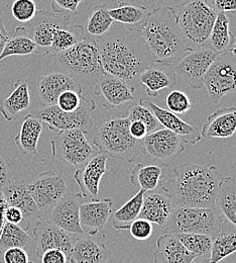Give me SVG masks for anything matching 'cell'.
Returning a JSON list of instances; mask_svg holds the SVG:
<instances>
[{
	"instance_id": "6da1fadb",
	"label": "cell",
	"mask_w": 236,
	"mask_h": 263,
	"mask_svg": "<svg viewBox=\"0 0 236 263\" xmlns=\"http://www.w3.org/2000/svg\"><path fill=\"white\" fill-rule=\"evenodd\" d=\"M114 24L108 33L95 41L102 67L105 73L124 80L135 89L140 75L156 61L141 33Z\"/></svg>"
},
{
	"instance_id": "7a4b0ae2",
	"label": "cell",
	"mask_w": 236,
	"mask_h": 263,
	"mask_svg": "<svg viewBox=\"0 0 236 263\" xmlns=\"http://www.w3.org/2000/svg\"><path fill=\"white\" fill-rule=\"evenodd\" d=\"M223 176L215 166L185 162L173 168L164 189L175 208L215 206L218 186Z\"/></svg>"
},
{
	"instance_id": "3957f363",
	"label": "cell",
	"mask_w": 236,
	"mask_h": 263,
	"mask_svg": "<svg viewBox=\"0 0 236 263\" xmlns=\"http://www.w3.org/2000/svg\"><path fill=\"white\" fill-rule=\"evenodd\" d=\"M141 34L156 63L174 67L189 52L171 5L152 11Z\"/></svg>"
},
{
	"instance_id": "277c9868",
	"label": "cell",
	"mask_w": 236,
	"mask_h": 263,
	"mask_svg": "<svg viewBox=\"0 0 236 263\" xmlns=\"http://www.w3.org/2000/svg\"><path fill=\"white\" fill-rule=\"evenodd\" d=\"M40 59L42 65L56 68V71L66 73L92 89L105 73L97 47L92 41L82 40L63 53H47Z\"/></svg>"
},
{
	"instance_id": "5b68a950",
	"label": "cell",
	"mask_w": 236,
	"mask_h": 263,
	"mask_svg": "<svg viewBox=\"0 0 236 263\" xmlns=\"http://www.w3.org/2000/svg\"><path fill=\"white\" fill-rule=\"evenodd\" d=\"M128 118L113 117L105 120L93 131V144L97 151L108 158L134 162L146 154L143 142L132 137Z\"/></svg>"
},
{
	"instance_id": "8992f818",
	"label": "cell",
	"mask_w": 236,
	"mask_h": 263,
	"mask_svg": "<svg viewBox=\"0 0 236 263\" xmlns=\"http://www.w3.org/2000/svg\"><path fill=\"white\" fill-rule=\"evenodd\" d=\"M175 9L179 28L189 51L207 47L217 16V11L209 0H191Z\"/></svg>"
},
{
	"instance_id": "52a82bcc",
	"label": "cell",
	"mask_w": 236,
	"mask_h": 263,
	"mask_svg": "<svg viewBox=\"0 0 236 263\" xmlns=\"http://www.w3.org/2000/svg\"><path fill=\"white\" fill-rule=\"evenodd\" d=\"M224 224L225 220L215 206H177L163 228L166 234H203L213 238L222 231Z\"/></svg>"
},
{
	"instance_id": "ba28073f",
	"label": "cell",
	"mask_w": 236,
	"mask_h": 263,
	"mask_svg": "<svg viewBox=\"0 0 236 263\" xmlns=\"http://www.w3.org/2000/svg\"><path fill=\"white\" fill-rule=\"evenodd\" d=\"M95 109V101L84 97L81 106L75 111L66 112L57 105H52L38 108L31 115L41 123L47 124L52 131L81 130L85 134H92L94 131L92 112Z\"/></svg>"
},
{
	"instance_id": "9c48e42d",
	"label": "cell",
	"mask_w": 236,
	"mask_h": 263,
	"mask_svg": "<svg viewBox=\"0 0 236 263\" xmlns=\"http://www.w3.org/2000/svg\"><path fill=\"white\" fill-rule=\"evenodd\" d=\"M204 86L212 104L236 92V57L230 51L217 56L204 78Z\"/></svg>"
},
{
	"instance_id": "30bf717a",
	"label": "cell",
	"mask_w": 236,
	"mask_h": 263,
	"mask_svg": "<svg viewBox=\"0 0 236 263\" xmlns=\"http://www.w3.org/2000/svg\"><path fill=\"white\" fill-rule=\"evenodd\" d=\"M51 149L55 158L73 166L86 164L98 152L81 130L59 132L51 141Z\"/></svg>"
},
{
	"instance_id": "8fae6325",
	"label": "cell",
	"mask_w": 236,
	"mask_h": 263,
	"mask_svg": "<svg viewBox=\"0 0 236 263\" xmlns=\"http://www.w3.org/2000/svg\"><path fill=\"white\" fill-rule=\"evenodd\" d=\"M28 189L45 219L68 191L63 175L53 170L39 173L28 184Z\"/></svg>"
},
{
	"instance_id": "7c38bea8",
	"label": "cell",
	"mask_w": 236,
	"mask_h": 263,
	"mask_svg": "<svg viewBox=\"0 0 236 263\" xmlns=\"http://www.w3.org/2000/svg\"><path fill=\"white\" fill-rule=\"evenodd\" d=\"M218 55L208 46L189 51L173 67L176 77H180L192 89L202 88L204 78Z\"/></svg>"
},
{
	"instance_id": "4fadbf2b",
	"label": "cell",
	"mask_w": 236,
	"mask_h": 263,
	"mask_svg": "<svg viewBox=\"0 0 236 263\" xmlns=\"http://www.w3.org/2000/svg\"><path fill=\"white\" fill-rule=\"evenodd\" d=\"M71 15L51 12L48 10H37L33 21L24 26L31 39L38 47L40 56L49 51L55 33L59 29L72 27Z\"/></svg>"
},
{
	"instance_id": "5bb4252c",
	"label": "cell",
	"mask_w": 236,
	"mask_h": 263,
	"mask_svg": "<svg viewBox=\"0 0 236 263\" xmlns=\"http://www.w3.org/2000/svg\"><path fill=\"white\" fill-rule=\"evenodd\" d=\"M145 153L163 166H169L185 150V139L167 129L148 134L143 140Z\"/></svg>"
},
{
	"instance_id": "9a60e30c",
	"label": "cell",
	"mask_w": 236,
	"mask_h": 263,
	"mask_svg": "<svg viewBox=\"0 0 236 263\" xmlns=\"http://www.w3.org/2000/svg\"><path fill=\"white\" fill-rule=\"evenodd\" d=\"M34 239L36 242V256L40 257L46 251L51 249H59L67 255H71L75 242L80 235L73 234L59 228L53 223L45 220H37L34 230Z\"/></svg>"
},
{
	"instance_id": "2e32d148",
	"label": "cell",
	"mask_w": 236,
	"mask_h": 263,
	"mask_svg": "<svg viewBox=\"0 0 236 263\" xmlns=\"http://www.w3.org/2000/svg\"><path fill=\"white\" fill-rule=\"evenodd\" d=\"M67 90L83 95L82 84L74 77L64 72L52 71L37 80L35 96L42 107L57 104L58 98Z\"/></svg>"
},
{
	"instance_id": "e0dca14e",
	"label": "cell",
	"mask_w": 236,
	"mask_h": 263,
	"mask_svg": "<svg viewBox=\"0 0 236 263\" xmlns=\"http://www.w3.org/2000/svg\"><path fill=\"white\" fill-rule=\"evenodd\" d=\"M84 197L81 193H67L54 205L46 220L63 230L83 235L80 225V206Z\"/></svg>"
},
{
	"instance_id": "ac0fdd59",
	"label": "cell",
	"mask_w": 236,
	"mask_h": 263,
	"mask_svg": "<svg viewBox=\"0 0 236 263\" xmlns=\"http://www.w3.org/2000/svg\"><path fill=\"white\" fill-rule=\"evenodd\" d=\"M107 159L105 154L97 152L83 168L75 171L73 177L84 197L98 199L100 181L107 171Z\"/></svg>"
},
{
	"instance_id": "d6986e66",
	"label": "cell",
	"mask_w": 236,
	"mask_h": 263,
	"mask_svg": "<svg viewBox=\"0 0 236 263\" xmlns=\"http://www.w3.org/2000/svg\"><path fill=\"white\" fill-rule=\"evenodd\" d=\"M1 195L7 205L15 206L22 211L24 222L27 223V229L32 222L44 219L28 189V184L24 180L10 181L4 187Z\"/></svg>"
},
{
	"instance_id": "ffe728a7",
	"label": "cell",
	"mask_w": 236,
	"mask_h": 263,
	"mask_svg": "<svg viewBox=\"0 0 236 263\" xmlns=\"http://www.w3.org/2000/svg\"><path fill=\"white\" fill-rule=\"evenodd\" d=\"M135 90L124 80L109 73H104L93 88V93L103 97L105 99L103 107L110 109L134 101Z\"/></svg>"
},
{
	"instance_id": "44dd1931",
	"label": "cell",
	"mask_w": 236,
	"mask_h": 263,
	"mask_svg": "<svg viewBox=\"0 0 236 263\" xmlns=\"http://www.w3.org/2000/svg\"><path fill=\"white\" fill-rule=\"evenodd\" d=\"M175 209L174 201L164 186L144 193L139 218L164 227Z\"/></svg>"
},
{
	"instance_id": "7402d4cb",
	"label": "cell",
	"mask_w": 236,
	"mask_h": 263,
	"mask_svg": "<svg viewBox=\"0 0 236 263\" xmlns=\"http://www.w3.org/2000/svg\"><path fill=\"white\" fill-rule=\"evenodd\" d=\"M113 200L105 197L102 199H91L80 206V225L84 234L96 235L106 225L112 214Z\"/></svg>"
},
{
	"instance_id": "603a6c76",
	"label": "cell",
	"mask_w": 236,
	"mask_h": 263,
	"mask_svg": "<svg viewBox=\"0 0 236 263\" xmlns=\"http://www.w3.org/2000/svg\"><path fill=\"white\" fill-rule=\"evenodd\" d=\"M236 132V107H223L211 114L203 125L199 137L227 139Z\"/></svg>"
},
{
	"instance_id": "cb8c5ba5",
	"label": "cell",
	"mask_w": 236,
	"mask_h": 263,
	"mask_svg": "<svg viewBox=\"0 0 236 263\" xmlns=\"http://www.w3.org/2000/svg\"><path fill=\"white\" fill-rule=\"evenodd\" d=\"M195 260L176 234H164L158 238L154 263H195Z\"/></svg>"
},
{
	"instance_id": "d4e9b609",
	"label": "cell",
	"mask_w": 236,
	"mask_h": 263,
	"mask_svg": "<svg viewBox=\"0 0 236 263\" xmlns=\"http://www.w3.org/2000/svg\"><path fill=\"white\" fill-rule=\"evenodd\" d=\"M139 102L152 110V112L154 114V116L156 117V119L158 120V122L160 123L163 129H167L183 137L186 143H188V137H193V144L201 140L198 131L194 127H192L191 125L187 124L182 119H180L176 114L167 109H164L163 107L153 102L151 99L143 98V99H140Z\"/></svg>"
},
{
	"instance_id": "484cf974",
	"label": "cell",
	"mask_w": 236,
	"mask_h": 263,
	"mask_svg": "<svg viewBox=\"0 0 236 263\" xmlns=\"http://www.w3.org/2000/svg\"><path fill=\"white\" fill-rule=\"evenodd\" d=\"M111 255L112 252L104 243L98 244L83 234L75 242L69 260L71 263H106Z\"/></svg>"
},
{
	"instance_id": "4316f807",
	"label": "cell",
	"mask_w": 236,
	"mask_h": 263,
	"mask_svg": "<svg viewBox=\"0 0 236 263\" xmlns=\"http://www.w3.org/2000/svg\"><path fill=\"white\" fill-rule=\"evenodd\" d=\"M139 84L145 86L148 97L156 98L161 90L176 87L178 82L173 67L155 63L140 75Z\"/></svg>"
},
{
	"instance_id": "83f0119b",
	"label": "cell",
	"mask_w": 236,
	"mask_h": 263,
	"mask_svg": "<svg viewBox=\"0 0 236 263\" xmlns=\"http://www.w3.org/2000/svg\"><path fill=\"white\" fill-rule=\"evenodd\" d=\"M31 105V96L29 82L27 79L18 78L14 82V89L8 98L0 104V112L7 122L15 121L19 115L29 109Z\"/></svg>"
},
{
	"instance_id": "f1b7e54d",
	"label": "cell",
	"mask_w": 236,
	"mask_h": 263,
	"mask_svg": "<svg viewBox=\"0 0 236 263\" xmlns=\"http://www.w3.org/2000/svg\"><path fill=\"white\" fill-rule=\"evenodd\" d=\"M108 12L114 23L136 33L142 32L151 14V11L145 8L127 3H121L115 8H109Z\"/></svg>"
},
{
	"instance_id": "f546056e",
	"label": "cell",
	"mask_w": 236,
	"mask_h": 263,
	"mask_svg": "<svg viewBox=\"0 0 236 263\" xmlns=\"http://www.w3.org/2000/svg\"><path fill=\"white\" fill-rule=\"evenodd\" d=\"M108 10L106 4H98L92 9L86 23L80 26L82 40L95 42L110 31L114 21Z\"/></svg>"
},
{
	"instance_id": "4dcf8cb0",
	"label": "cell",
	"mask_w": 236,
	"mask_h": 263,
	"mask_svg": "<svg viewBox=\"0 0 236 263\" xmlns=\"http://www.w3.org/2000/svg\"><path fill=\"white\" fill-rule=\"evenodd\" d=\"M215 208L226 222L236 228V179L222 178L215 198Z\"/></svg>"
},
{
	"instance_id": "1f68e13d",
	"label": "cell",
	"mask_w": 236,
	"mask_h": 263,
	"mask_svg": "<svg viewBox=\"0 0 236 263\" xmlns=\"http://www.w3.org/2000/svg\"><path fill=\"white\" fill-rule=\"evenodd\" d=\"M42 131V123L33 117L27 115L22 124L18 135L14 138V142L20 152L25 155H36L37 143Z\"/></svg>"
},
{
	"instance_id": "d6a6232c",
	"label": "cell",
	"mask_w": 236,
	"mask_h": 263,
	"mask_svg": "<svg viewBox=\"0 0 236 263\" xmlns=\"http://www.w3.org/2000/svg\"><path fill=\"white\" fill-rule=\"evenodd\" d=\"M38 52V47L31 39L27 29L18 27L6 41L0 55V62L10 56H30Z\"/></svg>"
},
{
	"instance_id": "836d02e7",
	"label": "cell",
	"mask_w": 236,
	"mask_h": 263,
	"mask_svg": "<svg viewBox=\"0 0 236 263\" xmlns=\"http://www.w3.org/2000/svg\"><path fill=\"white\" fill-rule=\"evenodd\" d=\"M236 252V228L225 221L222 231L212 238L209 263H219Z\"/></svg>"
},
{
	"instance_id": "e575fe53",
	"label": "cell",
	"mask_w": 236,
	"mask_h": 263,
	"mask_svg": "<svg viewBox=\"0 0 236 263\" xmlns=\"http://www.w3.org/2000/svg\"><path fill=\"white\" fill-rule=\"evenodd\" d=\"M164 175L163 165L143 164L137 163L134 166L131 173L132 183L140 187V190L147 192H153L159 187V183Z\"/></svg>"
},
{
	"instance_id": "d590c367",
	"label": "cell",
	"mask_w": 236,
	"mask_h": 263,
	"mask_svg": "<svg viewBox=\"0 0 236 263\" xmlns=\"http://www.w3.org/2000/svg\"><path fill=\"white\" fill-rule=\"evenodd\" d=\"M144 193V191L140 190L135 197L126 201L115 213L111 214L109 220L111 221V224L115 230H128L133 222L139 218Z\"/></svg>"
},
{
	"instance_id": "8d00e7d4",
	"label": "cell",
	"mask_w": 236,
	"mask_h": 263,
	"mask_svg": "<svg viewBox=\"0 0 236 263\" xmlns=\"http://www.w3.org/2000/svg\"><path fill=\"white\" fill-rule=\"evenodd\" d=\"M234 43V34L230 32L229 20L225 13H217L209 37V47L218 54L229 52Z\"/></svg>"
},
{
	"instance_id": "74e56055",
	"label": "cell",
	"mask_w": 236,
	"mask_h": 263,
	"mask_svg": "<svg viewBox=\"0 0 236 263\" xmlns=\"http://www.w3.org/2000/svg\"><path fill=\"white\" fill-rule=\"evenodd\" d=\"M185 248L195 257V259L209 260L212 248V237L203 234H176Z\"/></svg>"
},
{
	"instance_id": "f35d334b",
	"label": "cell",
	"mask_w": 236,
	"mask_h": 263,
	"mask_svg": "<svg viewBox=\"0 0 236 263\" xmlns=\"http://www.w3.org/2000/svg\"><path fill=\"white\" fill-rule=\"evenodd\" d=\"M32 243L31 236L19 225L4 223L0 233V254L9 248L27 249Z\"/></svg>"
},
{
	"instance_id": "ab89813d",
	"label": "cell",
	"mask_w": 236,
	"mask_h": 263,
	"mask_svg": "<svg viewBox=\"0 0 236 263\" xmlns=\"http://www.w3.org/2000/svg\"><path fill=\"white\" fill-rule=\"evenodd\" d=\"M82 41L80 26H72L70 28L59 29L53 37L51 48L47 53L59 54L67 51L76 44Z\"/></svg>"
},
{
	"instance_id": "60d3db41",
	"label": "cell",
	"mask_w": 236,
	"mask_h": 263,
	"mask_svg": "<svg viewBox=\"0 0 236 263\" xmlns=\"http://www.w3.org/2000/svg\"><path fill=\"white\" fill-rule=\"evenodd\" d=\"M127 118L131 122L138 121L142 123L146 127L148 134L163 129L158 120L156 119V117L154 116V114L152 112V110L140 102L133 103L128 106Z\"/></svg>"
},
{
	"instance_id": "b9f144b4",
	"label": "cell",
	"mask_w": 236,
	"mask_h": 263,
	"mask_svg": "<svg viewBox=\"0 0 236 263\" xmlns=\"http://www.w3.org/2000/svg\"><path fill=\"white\" fill-rule=\"evenodd\" d=\"M37 10V5L34 0H14L11 5L13 17L17 22L25 24L34 20Z\"/></svg>"
},
{
	"instance_id": "7bdbcfd3",
	"label": "cell",
	"mask_w": 236,
	"mask_h": 263,
	"mask_svg": "<svg viewBox=\"0 0 236 263\" xmlns=\"http://www.w3.org/2000/svg\"><path fill=\"white\" fill-rule=\"evenodd\" d=\"M169 111L176 115H184L193 108V104L189 97L181 90H171L166 99Z\"/></svg>"
},
{
	"instance_id": "ee69618b",
	"label": "cell",
	"mask_w": 236,
	"mask_h": 263,
	"mask_svg": "<svg viewBox=\"0 0 236 263\" xmlns=\"http://www.w3.org/2000/svg\"><path fill=\"white\" fill-rule=\"evenodd\" d=\"M83 99V95L78 93L74 90H67L58 98L56 105L63 111L72 112L77 110L81 106Z\"/></svg>"
},
{
	"instance_id": "f6af8a7d",
	"label": "cell",
	"mask_w": 236,
	"mask_h": 263,
	"mask_svg": "<svg viewBox=\"0 0 236 263\" xmlns=\"http://www.w3.org/2000/svg\"><path fill=\"white\" fill-rule=\"evenodd\" d=\"M130 233L131 235L139 241L147 240L151 238L153 232H154V227L153 224L142 218H137L135 221L133 222V224L130 227Z\"/></svg>"
},
{
	"instance_id": "bcb514c9",
	"label": "cell",
	"mask_w": 236,
	"mask_h": 263,
	"mask_svg": "<svg viewBox=\"0 0 236 263\" xmlns=\"http://www.w3.org/2000/svg\"><path fill=\"white\" fill-rule=\"evenodd\" d=\"M115 1H117L118 4L127 3L135 6H139L147 9L151 12L159 8H162L164 6H170L171 4L170 0H115Z\"/></svg>"
},
{
	"instance_id": "7dc6e473",
	"label": "cell",
	"mask_w": 236,
	"mask_h": 263,
	"mask_svg": "<svg viewBox=\"0 0 236 263\" xmlns=\"http://www.w3.org/2000/svg\"><path fill=\"white\" fill-rule=\"evenodd\" d=\"M3 259L5 263H30L28 252L26 249L19 247L5 250L3 252Z\"/></svg>"
},
{
	"instance_id": "c3c4849f",
	"label": "cell",
	"mask_w": 236,
	"mask_h": 263,
	"mask_svg": "<svg viewBox=\"0 0 236 263\" xmlns=\"http://www.w3.org/2000/svg\"><path fill=\"white\" fill-rule=\"evenodd\" d=\"M83 0H51V6L54 12L61 13L63 11H69L76 14L78 7Z\"/></svg>"
},
{
	"instance_id": "681fc988",
	"label": "cell",
	"mask_w": 236,
	"mask_h": 263,
	"mask_svg": "<svg viewBox=\"0 0 236 263\" xmlns=\"http://www.w3.org/2000/svg\"><path fill=\"white\" fill-rule=\"evenodd\" d=\"M11 181L10 165L8 157L5 155L3 148L0 146V194L4 187Z\"/></svg>"
},
{
	"instance_id": "f907efd6",
	"label": "cell",
	"mask_w": 236,
	"mask_h": 263,
	"mask_svg": "<svg viewBox=\"0 0 236 263\" xmlns=\"http://www.w3.org/2000/svg\"><path fill=\"white\" fill-rule=\"evenodd\" d=\"M41 263H67V255L59 249H51L40 256Z\"/></svg>"
},
{
	"instance_id": "816d5d0a",
	"label": "cell",
	"mask_w": 236,
	"mask_h": 263,
	"mask_svg": "<svg viewBox=\"0 0 236 263\" xmlns=\"http://www.w3.org/2000/svg\"><path fill=\"white\" fill-rule=\"evenodd\" d=\"M4 221L13 225H20L24 222V216L22 211L15 206L7 205L4 212Z\"/></svg>"
},
{
	"instance_id": "f5cc1de1",
	"label": "cell",
	"mask_w": 236,
	"mask_h": 263,
	"mask_svg": "<svg viewBox=\"0 0 236 263\" xmlns=\"http://www.w3.org/2000/svg\"><path fill=\"white\" fill-rule=\"evenodd\" d=\"M209 2L217 13L236 12V0H209Z\"/></svg>"
},
{
	"instance_id": "db71d44e",
	"label": "cell",
	"mask_w": 236,
	"mask_h": 263,
	"mask_svg": "<svg viewBox=\"0 0 236 263\" xmlns=\"http://www.w3.org/2000/svg\"><path fill=\"white\" fill-rule=\"evenodd\" d=\"M130 133L133 138L140 141H142L148 135L146 127L138 121H132L130 123Z\"/></svg>"
},
{
	"instance_id": "11a10c76",
	"label": "cell",
	"mask_w": 236,
	"mask_h": 263,
	"mask_svg": "<svg viewBox=\"0 0 236 263\" xmlns=\"http://www.w3.org/2000/svg\"><path fill=\"white\" fill-rule=\"evenodd\" d=\"M8 33L7 31L5 29V26H4V21H3V16L2 14H0V55H1V52L3 50V47L6 43V41L8 40Z\"/></svg>"
},
{
	"instance_id": "9f6ffc18",
	"label": "cell",
	"mask_w": 236,
	"mask_h": 263,
	"mask_svg": "<svg viewBox=\"0 0 236 263\" xmlns=\"http://www.w3.org/2000/svg\"><path fill=\"white\" fill-rule=\"evenodd\" d=\"M6 206H7V203L4 200L2 195L0 194V233H1L2 227H3L4 223H5V221H4V212H5Z\"/></svg>"
},
{
	"instance_id": "6f0895ef",
	"label": "cell",
	"mask_w": 236,
	"mask_h": 263,
	"mask_svg": "<svg viewBox=\"0 0 236 263\" xmlns=\"http://www.w3.org/2000/svg\"><path fill=\"white\" fill-rule=\"evenodd\" d=\"M170 1L177 7V6H180V5H182V4H184V3L188 2V1H191V0H170Z\"/></svg>"
},
{
	"instance_id": "680465c9",
	"label": "cell",
	"mask_w": 236,
	"mask_h": 263,
	"mask_svg": "<svg viewBox=\"0 0 236 263\" xmlns=\"http://www.w3.org/2000/svg\"><path fill=\"white\" fill-rule=\"evenodd\" d=\"M230 52L236 57V33L234 34V43H233V45H232V48H231Z\"/></svg>"
},
{
	"instance_id": "91938a15",
	"label": "cell",
	"mask_w": 236,
	"mask_h": 263,
	"mask_svg": "<svg viewBox=\"0 0 236 263\" xmlns=\"http://www.w3.org/2000/svg\"><path fill=\"white\" fill-rule=\"evenodd\" d=\"M196 263H209V260H202V261H198Z\"/></svg>"
},
{
	"instance_id": "94428289",
	"label": "cell",
	"mask_w": 236,
	"mask_h": 263,
	"mask_svg": "<svg viewBox=\"0 0 236 263\" xmlns=\"http://www.w3.org/2000/svg\"><path fill=\"white\" fill-rule=\"evenodd\" d=\"M2 1H3V0H0V4H1V2H2Z\"/></svg>"
},
{
	"instance_id": "6125c7cd",
	"label": "cell",
	"mask_w": 236,
	"mask_h": 263,
	"mask_svg": "<svg viewBox=\"0 0 236 263\" xmlns=\"http://www.w3.org/2000/svg\"><path fill=\"white\" fill-rule=\"evenodd\" d=\"M30 263H34V262H31V261H30Z\"/></svg>"
}]
</instances>
